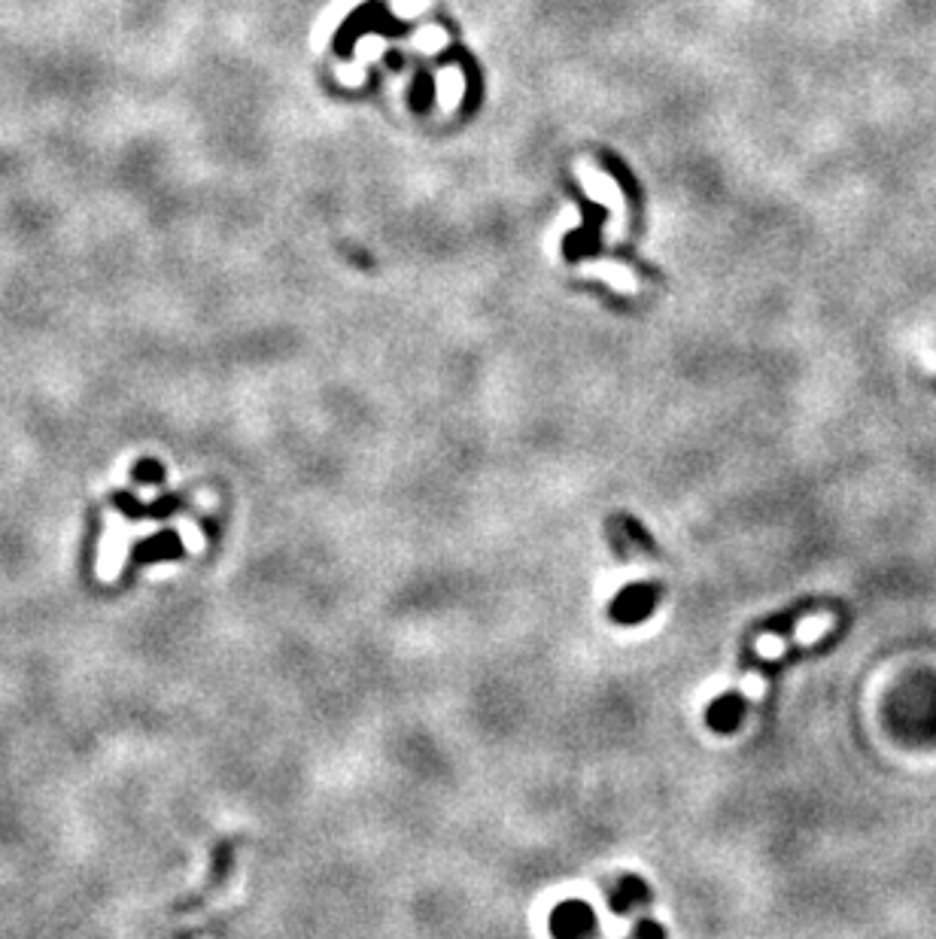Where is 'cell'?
<instances>
[{"label":"cell","mask_w":936,"mask_h":939,"mask_svg":"<svg viewBox=\"0 0 936 939\" xmlns=\"http://www.w3.org/2000/svg\"><path fill=\"white\" fill-rule=\"evenodd\" d=\"M745 712H748V702H745V696H742L739 690H730V693L718 696V699L712 702V706H709V712H706V724H709V730H715V733H721V736H730V733H736V730H739V724H742Z\"/></svg>","instance_id":"cell-3"},{"label":"cell","mask_w":936,"mask_h":939,"mask_svg":"<svg viewBox=\"0 0 936 939\" xmlns=\"http://www.w3.org/2000/svg\"><path fill=\"white\" fill-rule=\"evenodd\" d=\"M551 936L554 939H596L599 933V918L590 903L584 900H566L554 906L551 912Z\"/></svg>","instance_id":"cell-1"},{"label":"cell","mask_w":936,"mask_h":939,"mask_svg":"<svg viewBox=\"0 0 936 939\" xmlns=\"http://www.w3.org/2000/svg\"><path fill=\"white\" fill-rule=\"evenodd\" d=\"M657 602H660V590L654 584H630L611 599L608 617L620 626H633V623L648 620L654 614Z\"/></svg>","instance_id":"cell-2"},{"label":"cell","mask_w":936,"mask_h":939,"mask_svg":"<svg viewBox=\"0 0 936 939\" xmlns=\"http://www.w3.org/2000/svg\"><path fill=\"white\" fill-rule=\"evenodd\" d=\"M648 903H651V888L639 876H620L617 885L608 894V909L620 912V915L636 912L639 906H648Z\"/></svg>","instance_id":"cell-5"},{"label":"cell","mask_w":936,"mask_h":939,"mask_svg":"<svg viewBox=\"0 0 936 939\" xmlns=\"http://www.w3.org/2000/svg\"><path fill=\"white\" fill-rule=\"evenodd\" d=\"M833 605H836V602L803 599V602H797L794 608H788V611H782V614H772V617L760 620V623L754 626V633H757V636H766V633H775V636H791V633L797 630L800 617L815 614V611H821V608H833Z\"/></svg>","instance_id":"cell-4"},{"label":"cell","mask_w":936,"mask_h":939,"mask_svg":"<svg viewBox=\"0 0 936 939\" xmlns=\"http://www.w3.org/2000/svg\"><path fill=\"white\" fill-rule=\"evenodd\" d=\"M627 939H666V927L654 918H642Z\"/></svg>","instance_id":"cell-6"}]
</instances>
